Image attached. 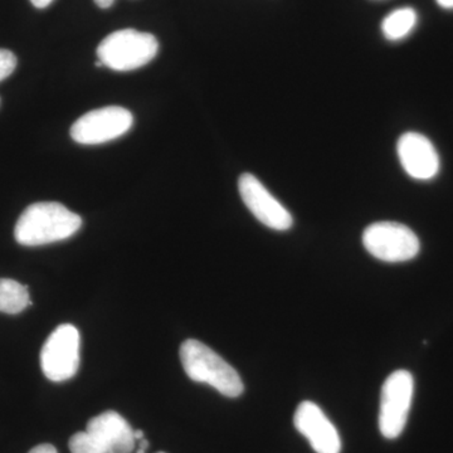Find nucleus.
<instances>
[{
	"instance_id": "f257e3e1",
	"label": "nucleus",
	"mask_w": 453,
	"mask_h": 453,
	"mask_svg": "<svg viewBox=\"0 0 453 453\" xmlns=\"http://www.w3.org/2000/svg\"><path fill=\"white\" fill-rule=\"evenodd\" d=\"M81 226V217L61 203H35L20 214L14 237L22 246H44L73 237Z\"/></svg>"
},
{
	"instance_id": "f03ea898",
	"label": "nucleus",
	"mask_w": 453,
	"mask_h": 453,
	"mask_svg": "<svg viewBox=\"0 0 453 453\" xmlns=\"http://www.w3.org/2000/svg\"><path fill=\"white\" fill-rule=\"evenodd\" d=\"M180 360L188 377L196 383L210 384L229 398L242 395L243 381L234 366L198 340L188 339L181 344Z\"/></svg>"
},
{
	"instance_id": "7ed1b4c3",
	"label": "nucleus",
	"mask_w": 453,
	"mask_h": 453,
	"mask_svg": "<svg viewBox=\"0 0 453 453\" xmlns=\"http://www.w3.org/2000/svg\"><path fill=\"white\" fill-rule=\"evenodd\" d=\"M159 42L150 33L121 29L107 35L97 47V57L113 71L138 70L150 64L157 55Z\"/></svg>"
},
{
	"instance_id": "20e7f679",
	"label": "nucleus",
	"mask_w": 453,
	"mask_h": 453,
	"mask_svg": "<svg viewBox=\"0 0 453 453\" xmlns=\"http://www.w3.org/2000/svg\"><path fill=\"white\" fill-rule=\"evenodd\" d=\"M363 244L372 257L390 264L410 261L421 249L412 229L396 222L372 223L363 234Z\"/></svg>"
},
{
	"instance_id": "39448f33",
	"label": "nucleus",
	"mask_w": 453,
	"mask_h": 453,
	"mask_svg": "<svg viewBox=\"0 0 453 453\" xmlns=\"http://www.w3.org/2000/svg\"><path fill=\"white\" fill-rule=\"evenodd\" d=\"M81 336L76 326L59 325L44 342L41 351V366L50 380L61 383L76 375L80 366Z\"/></svg>"
},
{
	"instance_id": "423d86ee",
	"label": "nucleus",
	"mask_w": 453,
	"mask_h": 453,
	"mask_svg": "<svg viewBox=\"0 0 453 453\" xmlns=\"http://www.w3.org/2000/svg\"><path fill=\"white\" fill-rule=\"evenodd\" d=\"M414 393L413 375L407 371L392 372L381 387L380 429L388 440L401 436L407 425Z\"/></svg>"
},
{
	"instance_id": "0eeeda50",
	"label": "nucleus",
	"mask_w": 453,
	"mask_h": 453,
	"mask_svg": "<svg viewBox=\"0 0 453 453\" xmlns=\"http://www.w3.org/2000/svg\"><path fill=\"white\" fill-rule=\"evenodd\" d=\"M134 116L120 106L92 110L71 127V138L82 145H98L125 135L133 127Z\"/></svg>"
},
{
	"instance_id": "6e6552de",
	"label": "nucleus",
	"mask_w": 453,
	"mask_h": 453,
	"mask_svg": "<svg viewBox=\"0 0 453 453\" xmlns=\"http://www.w3.org/2000/svg\"><path fill=\"white\" fill-rule=\"evenodd\" d=\"M238 189L250 211L268 228L288 231L291 228L290 211L268 192L267 188L255 175L244 173L238 180Z\"/></svg>"
},
{
	"instance_id": "1a4fd4ad",
	"label": "nucleus",
	"mask_w": 453,
	"mask_h": 453,
	"mask_svg": "<svg viewBox=\"0 0 453 453\" xmlns=\"http://www.w3.org/2000/svg\"><path fill=\"white\" fill-rule=\"evenodd\" d=\"M294 425L316 453H340L342 440L338 429L330 422L318 404L305 401L299 404L294 416Z\"/></svg>"
},
{
	"instance_id": "9d476101",
	"label": "nucleus",
	"mask_w": 453,
	"mask_h": 453,
	"mask_svg": "<svg viewBox=\"0 0 453 453\" xmlns=\"http://www.w3.org/2000/svg\"><path fill=\"white\" fill-rule=\"evenodd\" d=\"M399 162L408 175L418 180H429L440 172V157L429 139L418 133H407L396 145Z\"/></svg>"
},
{
	"instance_id": "9b49d317",
	"label": "nucleus",
	"mask_w": 453,
	"mask_h": 453,
	"mask_svg": "<svg viewBox=\"0 0 453 453\" xmlns=\"http://www.w3.org/2000/svg\"><path fill=\"white\" fill-rule=\"evenodd\" d=\"M86 431L97 438L107 453H131L135 449L134 429L115 411H107L89 419Z\"/></svg>"
},
{
	"instance_id": "f8f14e48",
	"label": "nucleus",
	"mask_w": 453,
	"mask_h": 453,
	"mask_svg": "<svg viewBox=\"0 0 453 453\" xmlns=\"http://www.w3.org/2000/svg\"><path fill=\"white\" fill-rule=\"evenodd\" d=\"M32 305L28 286L14 280L0 279V312L16 315Z\"/></svg>"
},
{
	"instance_id": "ddd939ff",
	"label": "nucleus",
	"mask_w": 453,
	"mask_h": 453,
	"mask_svg": "<svg viewBox=\"0 0 453 453\" xmlns=\"http://www.w3.org/2000/svg\"><path fill=\"white\" fill-rule=\"evenodd\" d=\"M417 19L418 17L413 8H399L386 17L381 23V31L387 40L399 41L413 31Z\"/></svg>"
},
{
	"instance_id": "4468645a",
	"label": "nucleus",
	"mask_w": 453,
	"mask_h": 453,
	"mask_svg": "<svg viewBox=\"0 0 453 453\" xmlns=\"http://www.w3.org/2000/svg\"><path fill=\"white\" fill-rule=\"evenodd\" d=\"M70 449L73 453H107L105 447L88 431L77 432L71 437Z\"/></svg>"
},
{
	"instance_id": "2eb2a0df",
	"label": "nucleus",
	"mask_w": 453,
	"mask_h": 453,
	"mask_svg": "<svg viewBox=\"0 0 453 453\" xmlns=\"http://www.w3.org/2000/svg\"><path fill=\"white\" fill-rule=\"evenodd\" d=\"M17 64V57L13 52L0 49V82L14 73Z\"/></svg>"
},
{
	"instance_id": "dca6fc26",
	"label": "nucleus",
	"mask_w": 453,
	"mask_h": 453,
	"mask_svg": "<svg viewBox=\"0 0 453 453\" xmlns=\"http://www.w3.org/2000/svg\"><path fill=\"white\" fill-rule=\"evenodd\" d=\"M28 453H58L56 447L50 445V443H43V445L35 446Z\"/></svg>"
},
{
	"instance_id": "f3484780",
	"label": "nucleus",
	"mask_w": 453,
	"mask_h": 453,
	"mask_svg": "<svg viewBox=\"0 0 453 453\" xmlns=\"http://www.w3.org/2000/svg\"><path fill=\"white\" fill-rule=\"evenodd\" d=\"M52 2L53 0H31L32 4L38 9L47 8Z\"/></svg>"
},
{
	"instance_id": "a211bd4d",
	"label": "nucleus",
	"mask_w": 453,
	"mask_h": 453,
	"mask_svg": "<svg viewBox=\"0 0 453 453\" xmlns=\"http://www.w3.org/2000/svg\"><path fill=\"white\" fill-rule=\"evenodd\" d=\"M113 2H115V0H95V3H96L97 7H100L103 9H107V8L111 7V5L113 4Z\"/></svg>"
},
{
	"instance_id": "6ab92c4d",
	"label": "nucleus",
	"mask_w": 453,
	"mask_h": 453,
	"mask_svg": "<svg viewBox=\"0 0 453 453\" xmlns=\"http://www.w3.org/2000/svg\"><path fill=\"white\" fill-rule=\"evenodd\" d=\"M437 4L443 9H453V0H436Z\"/></svg>"
},
{
	"instance_id": "aec40b11",
	"label": "nucleus",
	"mask_w": 453,
	"mask_h": 453,
	"mask_svg": "<svg viewBox=\"0 0 453 453\" xmlns=\"http://www.w3.org/2000/svg\"><path fill=\"white\" fill-rule=\"evenodd\" d=\"M149 442L145 440V438H142V440H140V449L138 453H145L146 449H148Z\"/></svg>"
},
{
	"instance_id": "412c9836",
	"label": "nucleus",
	"mask_w": 453,
	"mask_h": 453,
	"mask_svg": "<svg viewBox=\"0 0 453 453\" xmlns=\"http://www.w3.org/2000/svg\"><path fill=\"white\" fill-rule=\"evenodd\" d=\"M134 436H135V440H142L144 438V432L142 431H134Z\"/></svg>"
},
{
	"instance_id": "4be33fe9",
	"label": "nucleus",
	"mask_w": 453,
	"mask_h": 453,
	"mask_svg": "<svg viewBox=\"0 0 453 453\" xmlns=\"http://www.w3.org/2000/svg\"><path fill=\"white\" fill-rule=\"evenodd\" d=\"M157 453H165V452H157Z\"/></svg>"
}]
</instances>
